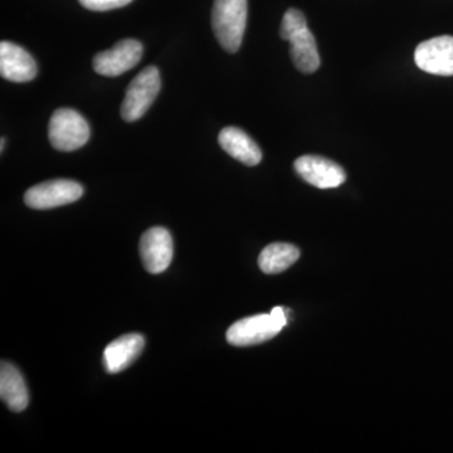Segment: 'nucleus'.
I'll use <instances>...</instances> for the list:
<instances>
[{
    "instance_id": "1",
    "label": "nucleus",
    "mask_w": 453,
    "mask_h": 453,
    "mask_svg": "<svg viewBox=\"0 0 453 453\" xmlns=\"http://www.w3.org/2000/svg\"><path fill=\"white\" fill-rule=\"evenodd\" d=\"M280 35L290 43V56L295 67L303 73H314L320 67V56L314 35L306 18L297 9H288L282 18Z\"/></svg>"
},
{
    "instance_id": "2",
    "label": "nucleus",
    "mask_w": 453,
    "mask_h": 453,
    "mask_svg": "<svg viewBox=\"0 0 453 453\" xmlns=\"http://www.w3.org/2000/svg\"><path fill=\"white\" fill-rule=\"evenodd\" d=\"M247 0H214L211 28L222 49L235 53L242 44L247 26Z\"/></svg>"
},
{
    "instance_id": "3",
    "label": "nucleus",
    "mask_w": 453,
    "mask_h": 453,
    "mask_svg": "<svg viewBox=\"0 0 453 453\" xmlns=\"http://www.w3.org/2000/svg\"><path fill=\"white\" fill-rule=\"evenodd\" d=\"M162 88L159 70L154 65L144 68L130 82L121 105V118L127 122L139 120L145 115L149 107L153 105L155 98Z\"/></svg>"
},
{
    "instance_id": "4",
    "label": "nucleus",
    "mask_w": 453,
    "mask_h": 453,
    "mask_svg": "<svg viewBox=\"0 0 453 453\" xmlns=\"http://www.w3.org/2000/svg\"><path fill=\"white\" fill-rule=\"evenodd\" d=\"M49 139L56 150H77L88 142V121L73 109L56 110L49 124Z\"/></svg>"
},
{
    "instance_id": "5",
    "label": "nucleus",
    "mask_w": 453,
    "mask_h": 453,
    "mask_svg": "<svg viewBox=\"0 0 453 453\" xmlns=\"http://www.w3.org/2000/svg\"><path fill=\"white\" fill-rule=\"evenodd\" d=\"M82 195L81 184L68 179H56L29 188L25 203L33 210H52L79 201Z\"/></svg>"
},
{
    "instance_id": "6",
    "label": "nucleus",
    "mask_w": 453,
    "mask_h": 453,
    "mask_svg": "<svg viewBox=\"0 0 453 453\" xmlns=\"http://www.w3.org/2000/svg\"><path fill=\"white\" fill-rule=\"evenodd\" d=\"M144 47L139 41L122 40L111 50H104L94 57L92 65L101 76L116 77L133 70L142 58Z\"/></svg>"
},
{
    "instance_id": "7",
    "label": "nucleus",
    "mask_w": 453,
    "mask_h": 453,
    "mask_svg": "<svg viewBox=\"0 0 453 453\" xmlns=\"http://www.w3.org/2000/svg\"><path fill=\"white\" fill-rule=\"evenodd\" d=\"M282 329L271 314L250 316L229 327L226 342L234 347H251L275 338Z\"/></svg>"
},
{
    "instance_id": "8",
    "label": "nucleus",
    "mask_w": 453,
    "mask_h": 453,
    "mask_svg": "<svg viewBox=\"0 0 453 453\" xmlns=\"http://www.w3.org/2000/svg\"><path fill=\"white\" fill-rule=\"evenodd\" d=\"M295 170L306 183L319 189H333L347 180V173L339 164L319 155H303L295 162Z\"/></svg>"
},
{
    "instance_id": "9",
    "label": "nucleus",
    "mask_w": 453,
    "mask_h": 453,
    "mask_svg": "<svg viewBox=\"0 0 453 453\" xmlns=\"http://www.w3.org/2000/svg\"><path fill=\"white\" fill-rule=\"evenodd\" d=\"M414 61L425 73L453 76V37L441 35L422 42L414 52Z\"/></svg>"
},
{
    "instance_id": "10",
    "label": "nucleus",
    "mask_w": 453,
    "mask_h": 453,
    "mask_svg": "<svg viewBox=\"0 0 453 453\" xmlns=\"http://www.w3.org/2000/svg\"><path fill=\"white\" fill-rule=\"evenodd\" d=\"M174 253L172 234L163 226H153L142 234L140 255L142 264L150 273H162L169 267Z\"/></svg>"
},
{
    "instance_id": "11",
    "label": "nucleus",
    "mask_w": 453,
    "mask_h": 453,
    "mask_svg": "<svg viewBox=\"0 0 453 453\" xmlns=\"http://www.w3.org/2000/svg\"><path fill=\"white\" fill-rule=\"evenodd\" d=\"M0 74L11 82H29L37 76V64L23 47L3 41L0 43Z\"/></svg>"
},
{
    "instance_id": "12",
    "label": "nucleus",
    "mask_w": 453,
    "mask_h": 453,
    "mask_svg": "<svg viewBox=\"0 0 453 453\" xmlns=\"http://www.w3.org/2000/svg\"><path fill=\"white\" fill-rule=\"evenodd\" d=\"M144 347L145 339L140 334H127L113 340L104 351L106 372L115 374L129 368L138 359Z\"/></svg>"
},
{
    "instance_id": "13",
    "label": "nucleus",
    "mask_w": 453,
    "mask_h": 453,
    "mask_svg": "<svg viewBox=\"0 0 453 453\" xmlns=\"http://www.w3.org/2000/svg\"><path fill=\"white\" fill-rule=\"evenodd\" d=\"M219 142L226 154L244 165L255 166L261 163L262 151L257 142L238 127H225L219 133Z\"/></svg>"
},
{
    "instance_id": "14",
    "label": "nucleus",
    "mask_w": 453,
    "mask_h": 453,
    "mask_svg": "<svg viewBox=\"0 0 453 453\" xmlns=\"http://www.w3.org/2000/svg\"><path fill=\"white\" fill-rule=\"evenodd\" d=\"M0 396L13 412H22L28 407V389L23 375L8 362H2L0 368Z\"/></svg>"
},
{
    "instance_id": "15",
    "label": "nucleus",
    "mask_w": 453,
    "mask_h": 453,
    "mask_svg": "<svg viewBox=\"0 0 453 453\" xmlns=\"http://www.w3.org/2000/svg\"><path fill=\"white\" fill-rule=\"evenodd\" d=\"M300 257L297 247L290 243H273L265 247L258 257V266L267 275H276L291 267Z\"/></svg>"
},
{
    "instance_id": "16",
    "label": "nucleus",
    "mask_w": 453,
    "mask_h": 453,
    "mask_svg": "<svg viewBox=\"0 0 453 453\" xmlns=\"http://www.w3.org/2000/svg\"><path fill=\"white\" fill-rule=\"evenodd\" d=\"M82 7L94 12H107L111 9L125 7L133 0H79Z\"/></svg>"
},
{
    "instance_id": "17",
    "label": "nucleus",
    "mask_w": 453,
    "mask_h": 453,
    "mask_svg": "<svg viewBox=\"0 0 453 453\" xmlns=\"http://www.w3.org/2000/svg\"><path fill=\"white\" fill-rule=\"evenodd\" d=\"M4 144H5V140H4V138H2V145H0V148H2V153H3V150H4Z\"/></svg>"
}]
</instances>
